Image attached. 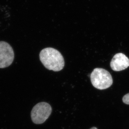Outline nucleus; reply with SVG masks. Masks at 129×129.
Instances as JSON below:
<instances>
[{
	"instance_id": "1",
	"label": "nucleus",
	"mask_w": 129,
	"mask_h": 129,
	"mask_svg": "<svg viewBox=\"0 0 129 129\" xmlns=\"http://www.w3.org/2000/svg\"><path fill=\"white\" fill-rule=\"evenodd\" d=\"M40 61L46 68L54 72L61 71L64 68V61L61 53L52 48H46L39 54Z\"/></svg>"
},
{
	"instance_id": "2",
	"label": "nucleus",
	"mask_w": 129,
	"mask_h": 129,
	"mask_svg": "<svg viewBox=\"0 0 129 129\" xmlns=\"http://www.w3.org/2000/svg\"><path fill=\"white\" fill-rule=\"evenodd\" d=\"M90 77L93 86L100 90L108 88L113 83L111 74L103 69L97 68L94 69L91 74Z\"/></svg>"
},
{
	"instance_id": "3",
	"label": "nucleus",
	"mask_w": 129,
	"mask_h": 129,
	"mask_svg": "<svg viewBox=\"0 0 129 129\" xmlns=\"http://www.w3.org/2000/svg\"><path fill=\"white\" fill-rule=\"evenodd\" d=\"M52 111L51 106L45 102H39L33 107L31 113L32 122L36 124H41L49 118Z\"/></svg>"
},
{
	"instance_id": "4",
	"label": "nucleus",
	"mask_w": 129,
	"mask_h": 129,
	"mask_svg": "<svg viewBox=\"0 0 129 129\" xmlns=\"http://www.w3.org/2000/svg\"><path fill=\"white\" fill-rule=\"evenodd\" d=\"M14 58V51L10 44L6 42H0V68H4L11 65Z\"/></svg>"
},
{
	"instance_id": "5",
	"label": "nucleus",
	"mask_w": 129,
	"mask_h": 129,
	"mask_svg": "<svg viewBox=\"0 0 129 129\" xmlns=\"http://www.w3.org/2000/svg\"><path fill=\"white\" fill-rule=\"evenodd\" d=\"M110 66L114 71H122L129 67V59L123 53H117L112 59Z\"/></svg>"
},
{
	"instance_id": "6",
	"label": "nucleus",
	"mask_w": 129,
	"mask_h": 129,
	"mask_svg": "<svg viewBox=\"0 0 129 129\" xmlns=\"http://www.w3.org/2000/svg\"><path fill=\"white\" fill-rule=\"evenodd\" d=\"M122 101L124 104L129 105V93L126 94L123 96Z\"/></svg>"
},
{
	"instance_id": "7",
	"label": "nucleus",
	"mask_w": 129,
	"mask_h": 129,
	"mask_svg": "<svg viewBox=\"0 0 129 129\" xmlns=\"http://www.w3.org/2000/svg\"><path fill=\"white\" fill-rule=\"evenodd\" d=\"M90 129H98L96 127H93L92 128H91Z\"/></svg>"
}]
</instances>
